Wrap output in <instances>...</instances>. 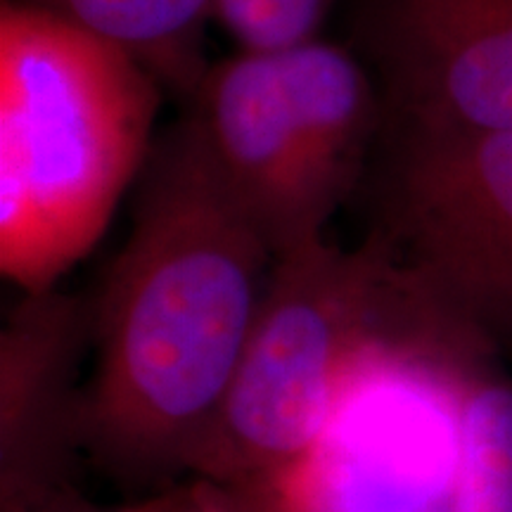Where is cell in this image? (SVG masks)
<instances>
[{"instance_id":"6da1fadb","label":"cell","mask_w":512,"mask_h":512,"mask_svg":"<svg viewBox=\"0 0 512 512\" xmlns=\"http://www.w3.org/2000/svg\"><path fill=\"white\" fill-rule=\"evenodd\" d=\"M131 230L91 302L83 458L126 486L192 475L238 370L273 252L188 121L152 147Z\"/></svg>"},{"instance_id":"277c9868","label":"cell","mask_w":512,"mask_h":512,"mask_svg":"<svg viewBox=\"0 0 512 512\" xmlns=\"http://www.w3.org/2000/svg\"><path fill=\"white\" fill-rule=\"evenodd\" d=\"M370 233L444 316L496 354H508L512 131L406 124Z\"/></svg>"},{"instance_id":"4fadbf2b","label":"cell","mask_w":512,"mask_h":512,"mask_svg":"<svg viewBox=\"0 0 512 512\" xmlns=\"http://www.w3.org/2000/svg\"><path fill=\"white\" fill-rule=\"evenodd\" d=\"M195 512H240L233 498L221 486L195 479Z\"/></svg>"},{"instance_id":"5b68a950","label":"cell","mask_w":512,"mask_h":512,"mask_svg":"<svg viewBox=\"0 0 512 512\" xmlns=\"http://www.w3.org/2000/svg\"><path fill=\"white\" fill-rule=\"evenodd\" d=\"M188 100L211 171L273 256L325 235L335 209L311 174L278 55L238 50L209 64Z\"/></svg>"},{"instance_id":"9c48e42d","label":"cell","mask_w":512,"mask_h":512,"mask_svg":"<svg viewBox=\"0 0 512 512\" xmlns=\"http://www.w3.org/2000/svg\"><path fill=\"white\" fill-rule=\"evenodd\" d=\"M112 43L185 100L207 72L204 27L214 0H22Z\"/></svg>"},{"instance_id":"30bf717a","label":"cell","mask_w":512,"mask_h":512,"mask_svg":"<svg viewBox=\"0 0 512 512\" xmlns=\"http://www.w3.org/2000/svg\"><path fill=\"white\" fill-rule=\"evenodd\" d=\"M484 358L460 403V467L451 512H512V377Z\"/></svg>"},{"instance_id":"5bb4252c","label":"cell","mask_w":512,"mask_h":512,"mask_svg":"<svg viewBox=\"0 0 512 512\" xmlns=\"http://www.w3.org/2000/svg\"><path fill=\"white\" fill-rule=\"evenodd\" d=\"M508 356H510V361H512V349H510V351H508Z\"/></svg>"},{"instance_id":"7c38bea8","label":"cell","mask_w":512,"mask_h":512,"mask_svg":"<svg viewBox=\"0 0 512 512\" xmlns=\"http://www.w3.org/2000/svg\"><path fill=\"white\" fill-rule=\"evenodd\" d=\"M0 512H195V482L174 484L159 489L155 496L140 498L136 503L102 508L93 503L79 484H64L50 489L46 494L24 498V501L0 503Z\"/></svg>"},{"instance_id":"52a82bcc","label":"cell","mask_w":512,"mask_h":512,"mask_svg":"<svg viewBox=\"0 0 512 512\" xmlns=\"http://www.w3.org/2000/svg\"><path fill=\"white\" fill-rule=\"evenodd\" d=\"M91 302L62 292L22 294L0 330V503L76 482L83 456L81 361Z\"/></svg>"},{"instance_id":"8992f818","label":"cell","mask_w":512,"mask_h":512,"mask_svg":"<svg viewBox=\"0 0 512 512\" xmlns=\"http://www.w3.org/2000/svg\"><path fill=\"white\" fill-rule=\"evenodd\" d=\"M370 38L406 124L512 131V0H377Z\"/></svg>"},{"instance_id":"8fae6325","label":"cell","mask_w":512,"mask_h":512,"mask_svg":"<svg viewBox=\"0 0 512 512\" xmlns=\"http://www.w3.org/2000/svg\"><path fill=\"white\" fill-rule=\"evenodd\" d=\"M332 0H214V19L247 53H280L318 38Z\"/></svg>"},{"instance_id":"7a4b0ae2","label":"cell","mask_w":512,"mask_h":512,"mask_svg":"<svg viewBox=\"0 0 512 512\" xmlns=\"http://www.w3.org/2000/svg\"><path fill=\"white\" fill-rule=\"evenodd\" d=\"M143 64L22 0L0 5V273L57 287L110 228L155 143Z\"/></svg>"},{"instance_id":"3957f363","label":"cell","mask_w":512,"mask_h":512,"mask_svg":"<svg viewBox=\"0 0 512 512\" xmlns=\"http://www.w3.org/2000/svg\"><path fill=\"white\" fill-rule=\"evenodd\" d=\"M425 297L370 233L356 249L320 235L273 256L245 351L192 479L245 489L316 446L368 351Z\"/></svg>"},{"instance_id":"ba28073f","label":"cell","mask_w":512,"mask_h":512,"mask_svg":"<svg viewBox=\"0 0 512 512\" xmlns=\"http://www.w3.org/2000/svg\"><path fill=\"white\" fill-rule=\"evenodd\" d=\"M275 55L311 174L337 211L366 169L377 121L373 83L354 55L320 38Z\"/></svg>"}]
</instances>
